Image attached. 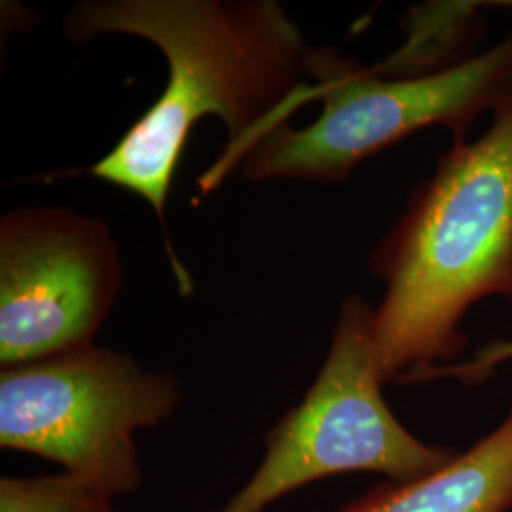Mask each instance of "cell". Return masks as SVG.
I'll list each match as a JSON object with an SVG mask.
<instances>
[{"mask_svg": "<svg viewBox=\"0 0 512 512\" xmlns=\"http://www.w3.org/2000/svg\"><path fill=\"white\" fill-rule=\"evenodd\" d=\"M512 509V408L469 450L429 475L389 482L336 512H509Z\"/></svg>", "mask_w": 512, "mask_h": 512, "instance_id": "7", "label": "cell"}, {"mask_svg": "<svg viewBox=\"0 0 512 512\" xmlns=\"http://www.w3.org/2000/svg\"><path fill=\"white\" fill-rule=\"evenodd\" d=\"M109 226L67 207L0 219V365H27L93 346L120 287Z\"/></svg>", "mask_w": 512, "mask_h": 512, "instance_id": "6", "label": "cell"}, {"mask_svg": "<svg viewBox=\"0 0 512 512\" xmlns=\"http://www.w3.org/2000/svg\"><path fill=\"white\" fill-rule=\"evenodd\" d=\"M512 361V340L492 342L478 349L467 361H452L444 365L427 366L404 374L397 382L420 384L431 380H458L461 384L475 385L492 376L495 368Z\"/></svg>", "mask_w": 512, "mask_h": 512, "instance_id": "10", "label": "cell"}, {"mask_svg": "<svg viewBox=\"0 0 512 512\" xmlns=\"http://www.w3.org/2000/svg\"><path fill=\"white\" fill-rule=\"evenodd\" d=\"M372 313L359 294L344 300L315 382L266 433L255 475L219 512H262L302 486L342 473H378L406 482L437 471L458 454L414 437L385 403Z\"/></svg>", "mask_w": 512, "mask_h": 512, "instance_id": "5", "label": "cell"}, {"mask_svg": "<svg viewBox=\"0 0 512 512\" xmlns=\"http://www.w3.org/2000/svg\"><path fill=\"white\" fill-rule=\"evenodd\" d=\"M310 78L321 114L306 128L283 124L260 139L239 165L245 179L340 183L374 154L431 126L452 129L463 143L478 114L495 112L512 95V33L446 71L414 78H384L313 48Z\"/></svg>", "mask_w": 512, "mask_h": 512, "instance_id": "3", "label": "cell"}, {"mask_svg": "<svg viewBox=\"0 0 512 512\" xmlns=\"http://www.w3.org/2000/svg\"><path fill=\"white\" fill-rule=\"evenodd\" d=\"M183 389L169 372L90 346L0 372V446L57 463L110 499L143 484L135 431L158 427Z\"/></svg>", "mask_w": 512, "mask_h": 512, "instance_id": "4", "label": "cell"}, {"mask_svg": "<svg viewBox=\"0 0 512 512\" xmlns=\"http://www.w3.org/2000/svg\"><path fill=\"white\" fill-rule=\"evenodd\" d=\"M482 2H427L414 6L403 21L406 40L374 65L384 78H414L446 71L461 61L482 25Z\"/></svg>", "mask_w": 512, "mask_h": 512, "instance_id": "8", "label": "cell"}, {"mask_svg": "<svg viewBox=\"0 0 512 512\" xmlns=\"http://www.w3.org/2000/svg\"><path fill=\"white\" fill-rule=\"evenodd\" d=\"M65 35L152 42L169 78L156 103L88 173L143 198L164 224L165 203L192 128L217 116L228 145L202 175L205 196L249 150L313 101L311 48L277 0H86L69 10Z\"/></svg>", "mask_w": 512, "mask_h": 512, "instance_id": "1", "label": "cell"}, {"mask_svg": "<svg viewBox=\"0 0 512 512\" xmlns=\"http://www.w3.org/2000/svg\"><path fill=\"white\" fill-rule=\"evenodd\" d=\"M488 131L456 143L372 256L385 293L372 344L385 382L452 363L463 317L490 296L512 298V95Z\"/></svg>", "mask_w": 512, "mask_h": 512, "instance_id": "2", "label": "cell"}, {"mask_svg": "<svg viewBox=\"0 0 512 512\" xmlns=\"http://www.w3.org/2000/svg\"><path fill=\"white\" fill-rule=\"evenodd\" d=\"M0 512H114V499L67 475L0 480Z\"/></svg>", "mask_w": 512, "mask_h": 512, "instance_id": "9", "label": "cell"}]
</instances>
